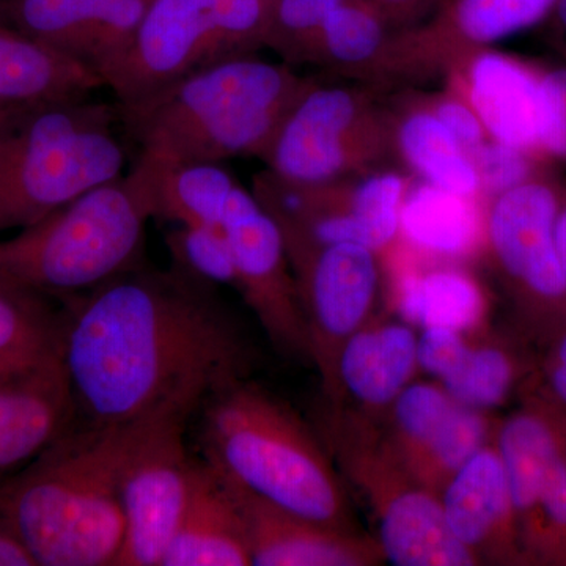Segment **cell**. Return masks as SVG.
I'll return each instance as SVG.
<instances>
[{
  "label": "cell",
  "instance_id": "cell-43",
  "mask_svg": "<svg viewBox=\"0 0 566 566\" xmlns=\"http://www.w3.org/2000/svg\"><path fill=\"white\" fill-rule=\"evenodd\" d=\"M558 363L553 371V387L566 403V337L558 348Z\"/></svg>",
  "mask_w": 566,
  "mask_h": 566
},
{
  "label": "cell",
  "instance_id": "cell-19",
  "mask_svg": "<svg viewBox=\"0 0 566 566\" xmlns=\"http://www.w3.org/2000/svg\"><path fill=\"white\" fill-rule=\"evenodd\" d=\"M379 501V543L395 566H471L476 556L453 534L444 506L422 488L385 490Z\"/></svg>",
  "mask_w": 566,
  "mask_h": 566
},
{
  "label": "cell",
  "instance_id": "cell-33",
  "mask_svg": "<svg viewBox=\"0 0 566 566\" xmlns=\"http://www.w3.org/2000/svg\"><path fill=\"white\" fill-rule=\"evenodd\" d=\"M175 268L208 285L238 289L232 249L222 229L175 226L166 234Z\"/></svg>",
  "mask_w": 566,
  "mask_h": 566
},
{
  "label": "cell",
  "instance_id": "cell-1",
  "mask_svg": "<svg viewBox=\"0 0 566 566\" xmlns=\"http://www.w3.org/2000/svg\"><path fill=\"white\" fill-rule=\"evenodd\" d=\"M208 285L137 264L62 300V363L77 423L117 427L177 406L199 409L243 376V340Z\"/></svg>",
  "mask_w": 566,
  "mask_h": 566
},
{
  "label": "cell",
  "instance_id": "cell-27",
  "mask_svg": "<svg viewBox=\"0 0 566 566\" xmlns=\"http://www.w3.org/2000/svg\"><path fill=\"white\" fill-rule=\"evenodd\" d=\"M65 311L50 297L0 279V368L62 359Z\"/></svg>",
  "mask_w": 566,
  "mask_h": 566
},
{
  "label": "cell",
  "instance_id": "cell-35",
  "mask_svg": "<svg viewBox=\"0 0 566 566\" xmlns=\"http://www.w3.org/2000/svg\"><path fill=\"white\" fill-rule=\"evenodd\" d=\"M457 401L446 389L430 385L405 387L395 398V420L406 460L417 455L433 438Z\"/></svg>",
  "mask_w": 566,
  "mask_h": 566
},
{
  "label": "cell",
  "instance_id": "cell-29",
  "mask_svg": "<svg viewBox=\"0 0 566 566\" xmlns=\"http://www.w3.org/2000/svg\"><path fill=\"white\" fill-rule=\"evenodd\" d=\"M497 453L504 465L513 512L531 515L538 509L551 465L562 455L553 428L538 416H515L499 434Z\"/></svg>",
  "mask_w": 566,
  "mask_h": 566
},
{
  "label": "cell",
  "instance_id": "cell-30",
  "mask_svg": "<svg viewBox=\"0 0 566 566\" xmlns=\"http://www.w3.org/2000/svg\"><path fill=\"white\" fill-rule=\"evenodd\" d=\"M411 181L409 175L381 167L349 180L348 208L360 244L378 253L400 240V212Z\"/></svg>",
  "mask_w": 566,
  "mask_h": 566
},
{
  "label": "cell",
  "instance_id": "cell-17",
  "mask_svg": "<svg viewBox=\"0 0 566 566\" xmlns=\"http://www.w3.org/2000/svg\"><path fill=\"white\" fill-rule=\"evenodd\" d=\"M244 565L252 560L237 490L199 458L191 495L161 566Z\"/></svg>",
  "mask_w": 566,
  "mask_h": 566
},
{
  "label": "cell",
  "instance_id": "cell-2",
  "mask_svg": "<svg viewBox=\"0 0 566 566\" xmlns=\"http://www.w3.org/2000/svg\"><path fill=\"white\" fill-rule=\"evenodd\" d=\"M286 63L241 55L196 71L132 104H117L139 158L219 163L262 158L311 84Z\"/></svg>",
  "mask_w": 566,
  "mask_h": 566
},
{
  "label": "cell",
  "instance_id": "cell-42",
  "mask_svg": "<svg viewBox=\"0 0 566 566\" xmlns=\"http://www.w3.org/2000/svg\"><path fill=\"white\" fill-rule=\"evenodd\" d=\"M0 566H39L6 516L0 513Z\"/></svg>",
  "mask_w": 566,
  "mask_h": 566
},
{
  "label": "cell",
  "instance_id": "cell-48",
  "mask_svg": "<svg viewBox=\"0 0 566 566\" xmlns=\"http://www.w3.org/2000/svg\"><path fill=\"white\" fill-rule=\"evenodd\" d=\"M7 368H0V371H6ZM11 370H13V368H11Z\"/></svg>",
  "mask_w": 566,
  "mask_h": 566
},
{
  "label": "cell",
  "instance_id": "cell-49",
  "mask_svg": "<svg viewBox=\"0 0 566 566\" xmlns=\"http://www.w3.org/2000/svg\"><path fill=\"white\" fill-rule=\"evenodd\" d=\"M564 54L566 55V46H565V50H564Z\"/></svg>",
  "mask_w": 566,
  "mask_h": 566
},
{
  "label": "cell",
  "instance_id": "cell-18",
  "mask_svg": "<svg viewBox=\"0 0 566 566\" xmlns=\"http://www.w3.org/2000/svg\"><path fill=\"white\" fill-rule=\"evenodd\" d=\"M233 486L243 512L252 565L357 566L370 560V549L342 534V528L304 520Z\"/></svg>",
  "mask_w": 566,
  "mask_h": 566
},
{
  "label": "cell",
  "instance_id": "cell-13",
  "mask_svg": "<svg viewBox=\"0 0 566 566\" xmlns=\"http://www.w3.org/2000/svg\"><path fill=\"white\" fill-rule=\"evenodd\" d=\"M296 277L308 340L319 357L348 338L370 312L378 292L376 253L365 245L285 244Z\"/></svg>",
  "mask_w": 566,
  "mask_h": 566
},
{
  "label": "cell",
  "instance_id": "cell-10",
  "mask_svg": "<svg viewBox=\"0 0 566 566\" xmlns=\"http://www.w3.org/2000/svg\"><path fill=\"white\" fill-rule=\"evenodd\" d=\"M558 0H446L415 28L397 31L374 84L446 76L457 62L531 31L553 17Z\"/></svg>",
  "mask_w": 566,
  "mask_h": 566
},
{
  "label": "cell",
  "instance_id": "cell-26",
  "mask_svg": "<svg viewBox=\"0 0 566 566\" xmlns=\"http://www.w3.org/2000/svg\"><path fill=\"white\" fill-rule=\"evenodd\" d=\"M397 304L408 322L424 327L464 331L485 311L479 283L453 266H403L397 273Z\"/></svg>",
  "mask_w": 566,
  "mask_h": 566
},
{
  "label": "cell",
  "instance_id": "cell-12",
  "mask_svg": "<svg viewBox=\"0 0 566 566\" xmlns=\"http://www.w3.org/2000/svg\"><path fill=\"white\" fill-rule=\"evenodd\" d=\"M222 230L232 249L238 292L262 318L274 340L290 349L311 346L281 227L253 192L234 188Z\"/></svg>",
  "mask_w": 566,
  "mask_h": 566
},
{
  "label": "cell",
  "instance_id": "cell-22",
  "mask_svg": "<svg viewBox=\"0 0 566 566\" xmlns=\"http://www.w3.org/2000/svg\"><path fill=\"white\" fill-rule=\"evenodd\" d=\"M390 144L417 180L450 192L485 200L471 156L423 103L411 96L389 112ZM486 202V200H485Z\"/></svg>",
  "mask_w": 566,
  "mask_h": 566
},
{
  "label": "cell",
  "instance_id": "cell-47",
  "mask_svg": "<svg viewBox=\"0 0 566 566\" xmlns=\"http://www.w3.org/2000/svg\"><path fill=\"white\" fill-rule=\"evenodd\" d=\"M0 22H2V24H9L6 20V13H3L2 0H0Z\"/></svg>",
  "mask_w": 566,
  "mask_h": 566
},
{
  "label": "cell",
  "instance_id": "cell-45",
  "mask_svg": "<svg viewBox=\"0 0 566 566\" xmlns=\"http://www.w3.org/2000/svg\"><path fill=\"white\" fill-rule=\"evenodd\" d=\"M25 109H29V107H10L0 104V133L9 128L11 123L17 120Z\"/></svg>",
  "mask_w": 566,
  "mask_h": 566
},
{
  "label": "cell",
  "instance_id": "cell-36",
  "mask_svg": "<svg viewBox=\"0 0 566 566\" xmlns=\"http://www.w3.org/2000/svg\"><path fill=\"white\" fill-rule=\"evenodd\" d=\"M471 158L486 202L551 166V163L493 139H488L479 150L472 153Z\"/></svg>",
  "mask_w": 566,
  "mask_h": 566
},
{
  "label": "cell",
  "instance_id": "cell-25",
  "mask_svg": "<svg viewBox=\"0 0 566 566\" xmlns=\"http://www.w3.org/2000/svg\"><path fill=\"white\" fill-rule=\"evenodd\" d=\"M417 365V338L405 324H387L346 338L340 378L346 389L370 406H385L400 395Z\"/></svg>",
  "mask_w": 566,
  "mask_h": 566
},
{
  "label": "cell",
  "instance_id": "cell-20",
  "mask_svg": "<svg viewBox=\"0 0 566 566\" xmlns=\"http://www.w3.org/2000/svg\"><path fill=\"white\" fill-rule=\"evenodd\" d=\"M98 73L0 22V104L35 107L87 98Z\"/></svg>",
  "mask_w": 566,
  "mask_h": 566
},
{
  "label": "cell",
  "instance_id": "cell-23",
  "mask_svg": "<svg viewBox=\"0 0 566 566\" xmlns=\"http://www.w3.org/2000/svg\"><path fill=\"white\" fill-rule=\"evenodd\" d=\"M133 169L147 186L155 218L175 226L222 229L227 205L238 186L222 164L137 158Z\"/></svg>",
  "mask_w": 566,
  "mask_h": 566
},
{
  "label": "cell",
  "instance_id": "cell-28",
  "mask_svg": "<svg viewBox=\"0 0 566 566\" xmlns=\"http://www.w3.org/2000/svg\"><path fill=\"white\" fill-rule=\"evenodd\" d=\"M394 32L370 3L340 0L324 22L314 66L375 82Z\"/></svg>",
  "mask_w": 566,
  "mask_h": 566
},
{
  "label": "cell",
  "instance_id": "cell-14",
  "mask_svg": "<svg viewBox=\"0 0 566 566\" xmlns=\"http://www.w3.org/2000/svg\"><path fill=\"white\" fill-rule=\"evenodd\" d=\"M444 77L447 87L474 107L490 139L547 161L542 63L486 48L465 55Z\"/></svg>",
  "mask_w": 566,
  "mask_h": 566
},
{
  "label": "cell",
  "instance_id": "cell-34",
  "mask_svg": "<svg viewBox=\"0 0 566 566\" xmlns=\"http://www.w3.org/2000/svg\"><path fill=\"white\" fill-rule=\"evenodd\" d=\"M513 381V367L501 349H471L455 374L446 378V392L468 408L490 409L501 405Z\"/></svg>",
  "mask_w": 566,
  "mask_h": 566
},
{
  "label": "cell",
  "instance_id": "cell-11",
  "mask_svg": "<svg viewBox=\"0 0 566 566\" xmlns=\"http://www.w3.org/2000/svg\"><path fill=\"white\" fill-rule=\"evenodd\" d=\"M553 164L486 202V245L523 292L554 303L566 296L556 227L566 188Z\"/></svg>",
  "mask_w": 566,
  "mask_h": 566
},
{
  "label": "cell",
  "instance_id": "cell-9",
  "mask_svg": "<svg viewBox=\"0 0 566 566\" xmlns=\"http://www.w3.org/2000/svg\"><path fill=\"white\" fill-rule=\"evenodd\" d=\"M197 409L177 406L126 424L118 463L125 545L118 566H161L191 495L197 460L186 430Z\"/></svg>",
  "mask_w": 566,
  "mask_h": 566
},
{
  "label": "cell",
  "instance_id": "cell-24",
  "mask_svg": "<svg viewBox=\"0 0 566 566\" xmlns=\"http://www.w3.org/2000/svg\"><path fill=\"white\" fill-rule=\"evenodd\" d=\"M441 502L447 523L464 546L475 554L490 545L515 513L497 450L485 447L471 458L447 482Z\"/></svg>",
  "mask_w": 566,
  "mask_h": 566
},
{
  "label": "cell",
  "instance_id": "cell-16",
  "mask_svg": "<svg viewBox=\"0 0 566 566\" xmlns=\"http://www.w3.org/2000/svg\"><path fill=\"white\" fill-rule=\"evenodd\" d=\"M76 423L62 359L0 371V485Z\"/></svg>",
  "mask_w": 566,
  "mask_h": 566
},
{
  "label": "cell",
  "instance_id": "cell-44",
  "mask_svg": "<svg viewBox=\"0 0 566 566\" xmlns=\"http://www.w3.org/2000/svg\"><path fill=\"white\" fill-rule=\"evenodd\" d=\"M556 241L558 255H560L562 268H564V274L566 279V191L564 203H562L560 212H558Z\"/></svg>",
  "mask_w": 566,
  "mask_h": 566
},
{
  "label": "cell",
  "instance_id": "cell-41",
  "mask_svg": "<svg viewBox=\"0 0 566 566\" xmlns=\"http://www.w3.org/2000/svg\"><path fill=\"white\" fill-rule=\"evenodd\" d=\"M538 509L554 527L566 531V460L564 455L557 458L547 472L539 495Z\"/></svg>",
  "mask_w": 566,
  "mask_h": 566
},
{
  "label": "cell",
  "instance_id": "cell-3",
  "mask_svg": "<svg viewBox=\"0 0 566 566\" xmlns=\"http://www.w3.org/2000/svg\"><path fill=\"white\" fill-rule=\"evenodd\" d=\"M128 424V423H126ZM126 424L76 423L0 485V513L39 566H118Z\"/></svg>",
  "mask_w": 566,
  "mask_h": 566
},
{
  "label": "cell",
  "instance_id": "cell-31",
  "mask_svg": "<svg viewBox=\"0 0 566 566\" xmlns=\"http://www.w3.org/2000/svg\"><path fill=\"white\" fill-rule=\"evenodd\" d=\"M486 433V419L479 409L455 403L433 438L408 460L409 468L428 486L439 483L444 486L471 458L485 449Z\"/></svg>",
  "mask_w": 566,
  "mask_h": 566
},
{
  "label": "cell",
  "instance_id": "cell-32",
  "mask_svg": "<svg viewBox=\"0 0 566 566\" xmlns=\"http://www.w3.org/2000/svg\"><path fill=\"white\" fill-rule=\"evenodd\" d=\"M340 0H274L266 48L283 63L315 65L324 22Z\"/></svg>",
  "mask_w": 566,
  "mask_h": 566
},
{
  "label": "cell",
  "instance_id": "cell-40",
  "mask_svg": "<svg viewBox=\"0 0 566 566\" xmlns=\"http://www.w3.org/2000/svg\"><path fill=\"white\" fill-rule=\"evenodd\" d=\"M389 22L395 32L415 28L430 18L446 0H365Z\"/></svg>",
  "mask_w": 566,
  "mask_h": 566
},
{
  "label": "cell",
  "instance_id": "cell-15",
  "mask_svg": "<svg viewBox=\"0 0 566 566\" xmlns=\"http://www.w3.org/2000/svg\"><path fill=\"white\" fill-rule=\"evenodd\" d=\"M150 2L2 0V7L11 28L88 66L99 76L128 50Z\"/></svg>",
  "mask_w": 566,
  "mask_h": 566
},
{
  "label": "cell",
  "instance_id": "cell-37",
  "mask_svg": "<svg viewBox=\"0 0 566 566\" xmlns=\"http://www.w3.org/2000/svg\"><path fill=\"white\" fill-rule=\"evenodd\" d=\"M545 122L542 151L554 166L566 167V65H543Z\"/></svg>",
  "mask_w": 566,
  "mask_h": 566
},
{
  "label": "cell",
  "instance_id": "cell-21",
  "mask_svg": "<svg viewBox=\"0 0 566 566\" xmlns=\"http://www.w3.org/2000/svg\"><path fill=\"white\" fill-rule=\"evenodd\" d=\"M400 240L431 259H469L486 245V202L412 177L400 212Z\"/></svg>",
  "mask_w": 566,
  "mask_h": 566
},
{
  "label": "cell",
  "instance_id": "cell-38",
  "mask_svg": "<svg viewBox=\"0 0 566 566\" xmlns=\"http://www.w3.org/2000/svg\"><path fill=\"white\" fill-rule=\"evenodd\" d=\"M422 99L469 156L490 139L474 107L460 93L446 85L444 91L422 95Z\"/></svg>",
  "mask_w": 566,
  "mask_h": 566
},
{
  "label": "cell",
  "instance_id": "cell-39",
  "mask_svg": "<svg viewBox=\"0 0 566 566\" xmlns=\"http://www.w3.org/2000/svg\"><path fill=\"white\" fill-rule=\"evenodd\" d=\"M469 352L460 331L449 327H424L417 338V364L441 381L455 374Z\"/></svg>",
  "mask_w": 566,
  "mask_h": 566
},
{
  "label": "cell",
  "instance_id": "cell-46",
  "mask_svg": "<svg viewBox=\"0 0 566 566\" xmlns=\"http://www.w3.org/2000/svg\"><path fill=\"white\" fill-rule=\"evenodd\" d=\"M553 18L560 25L562 31L566 32V0H558Z\"/></svg>",
  "mask_w": 566,
  "mask_h": 566
},
{
  "label": "cell",
  "instance_id": "cell-6",
  "mask_svg": "<svg viewBox=\"0 0 566 566\" xmlns=\"http://www.w3.org/2000/svg\"><path fill=\"white\" fill-rule=\"evenodd\" d=\"M118 106L87 98L29 107L0 133V233L28 229L125 175Z\"/></svg>",
  "mask_w": 566,
  "mask_h": 566
},
{
  "label": "cell",
  "instance_id": "cell-7",
  "mask_svg": "<svg viewBox=\"0 0 566 566\" xmlns=\"http://www.w3.org/2000/svg\"><path fill=\"white\" fill-rule=\"evenodd\" d=\"M274 0H151L133 43L99 76L118 104L139 102L216 63L266 48Z\"/></svg>",
  "mask_w": 566,
  "mask_h": 566
},
{
  "label": "cell",
  "instance_id": "cell-4",
  "mask_svg": "<svg viewBox=\"0 0 566 566\" xmlns=\"http://www.w3.org/2000/svg\"><path fill=\"white\" fill-rule=\"evenodd\" d=\"M197 415L202 460L234 485L285 512L344 528L345 499L314 436L243 376L205 397Z\"/></svg>",
  "mask_w": 566,
  "mask_h": 566
},
{
  "label": "cell",
  "instance_id": "cell-8",
  "mask_svg": "<svg viewBox=\"0 0 566 566\" xmlns=\"http://www.w3.org/2000/svg\"><path fill=\"white\" fill-rule=\"evenodd\" d=\"M389 155V112L374 93L312 80L260 159L283 181L327 185L379 169Z\"/></svg>",
  "mask_w": 566,
  "mask_h": 566
},
{
  "label": "cell",
  "instance_id": "cell-5",
  "mask_svg": "<svg viewBox=\"0 0 566 566\" xmlns=\"http://www.w3.org/2000/svg\"><path fill=\"white\" fill-rule=\"evenodd\" d=\"M153 218L132 169L0 241V279L59 301L92 292L142 263Z\"/></svg>",
  "mask_w": 566,
  "mask_h": 566
}]
</instances>
